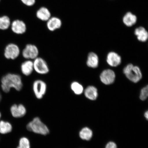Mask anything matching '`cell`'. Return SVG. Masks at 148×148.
Wrapping results in <instances>:
<instances>
[{
	"label": "cell",
	"mask_w": 148,
	"mask_h": 148,
	"mask_svg": "<svg viewBox=\"0 0 148 148\" xmlns=\"http://www.w3.org/2000/svg\"><path fill=\"white\" fill-rule=\"evenodd\" d=\"M1 82L2 89L5 92H9L12 88L20 91L23 88L22 77L18 74H7L2 77Z\"/></svg>",
	"instance_id": "6da1fadb"
},
{
	"label": "cell",
	"mask_w": 148,
	"mask_h": 148,
	"mask_svg": "<svg viewBox=\"0 0 148 148\" xmlns=\"http://www.w3.org/2000/svg\"><path fill=\"white\" fill-rule=\"evenodd\" d=\"M28 130L31 132L44 136L49 134V129L42 123L39 118L36 117L29 122L27 126Z\"/></svg>",
	"instance_id": "7a4b0ae2"
},
{
	"label": "cell",
	"mask_w": 148,
	"mask_h": 148,
	"mask_svg": "<svg viewBox=\"0 0 148 148\" xmlns=\"http://www.w3.org/2000/svg\"><path fill=\"white\" fill-rule=\"evenodd\" d=\"M123 72L127 78L134 83L138 82L142 78V73L140 68L132 64L127 65L124 68Z\"/></svg>",
	"instance_id": "3957f363"
},
{
	"label": "cell",
	"mask_w": 148,
	"mask_h": 148,
	"mask_svg": "<svg viewBox=\"0 0 148 148\" xmlns=\"http://www.w3.org/2000/svg\"><path fill=\"white\" fill-rule=\"evenodd\" d=\"M34 71L40 75H45L49 72V65L46 61L41 57H38L33 60Z\"/></svg>",
	"instance_id": "277c9868"
},
{
	"label": "cell",
	"mask_w": 148,
	"mask_h": 148,
	"mask_svg": "<svg viewBox=\"0 0 148 148\" xmlns=\"http://www.w3.org/2000/svg\"><path fill=\"white\" fill-rule=\"evenodd\" d=\"M39 54V51L38 47L31 44L26 45L22 52L23 57L26 60H34L38 57Z\"/></svg>",
	"instance_id": "5b68a950"
},
{
	"label": "cell",
	"mask_w": 148,
	"mask_h": 148,
	"mask_svg": "<svg viewBox=\"0 0 148 148\" xmlns=\"http://www.w3.org/2000/svg\"><path fill=\"white\" fill-rule=\"evenodd\" d=\"M47 89V84L42 79H36L33 83V91L35 96L38 99H41L43 97L46 93Z\"/></svg>",
	"instance_id": "8992f818"
},
{
	"label": "cell",
	"mask_w": 148,
	"mask_h": 148,
	"mask_svg": "<svg viewBox=\"0 0 148 148\" xmlns=\"http://www.w3.org/2000/svg\"><path fill=\"white\" fill-rule=\"evenodd\" d=\"M20 52V48L16 44L11 43L5 47L4 55L7 59L14 60L19 56Z\"/></svg>",
	"instance_id": "52a82bcc"
},
{
	"label": "cell",
	"mask_w": 148,
	"mask_h": 148,
	"mask_svg": "<svg viewBox=\"0 0 148 148\" xmlns=\"http://www.w3.org/2000/svg\"><path fill=\"white\" fill-rule=\"evenodd\" d=\"M10 28L13 32L16 34L23 35L27 31L25 23L23 20L16 19L11 23Z\"/></svg>",
	"instance_id": "ba28073f"
},
{
	"label": "cell",
	"mask_w": 148,
	"mask_h": 148,
	"mask_svg": "<svg viewBox=\"0 0 148 148\" xmlns=\"http://www.w3.org/2000/svg\"><path fill=\"white\" fill-rule=\"evenodd\" d=\"M62 23L60 18L56 16H51L46 22L47 30L51 32H54L60 29L62 27Z\"/></svg>",
	"instance_id": "9c48e42d"
},
{
	"label": "cell",
	"mask_w": 148,
	"mask_h": 148,
	"mask_svg": "<svg viewBox=\"0 0 148 148\" xmlns=\"http://www.w3.org/2000/svg\"><path fill=\"white\" fill-rule=\"evenodd\" d=\"M116 75L113 71L111 69H106L102 72L100 76L101 82L106 85L112 84L115 80Z\"/></svg>",
	"instance_id": "30bf717a"
},
{
	"label": "cell",
	"mask_w": 148,
	"mask_h": 148,
	"mask_svg": "<svg viewBox=\"0 0 148 148\" xmlns=\"http://www.w3.org/2000/svg\"><path fill=\"white\" fill-rule=\"evenodd\" d=\"M12 115L14 117L18 118L23 117L26 113V109L23 105L14 104L11 107Z\"/></svg>",
	"instance_id": "8fae6325"
},
{
	"label": "cell",
	"mask_w": 148,
	"mask_h": 148,
	"mask_svg": "<svg viewBox=\"0 0 148 148\" xmlns=\"http://www.w3.org/2000/svg\"><path fill=\"white\" fill-rule=\"evenodd\" d=\"M21 70L22 73L25 76L30 75L34 71L33 60H26L21 64Z\"/></svg>",
	"instance_id": "7c38bea8"
},
{
	"label": "cell",
	"mask_w": 148,
	"mask_h": 148,
	"mask_svg": "<svg viewBox=\"0 0 148 148\" xmlns=\"http://www.w3.org/2000/svg\"><path fill=\"white\" fill-rule=\"evenodd\" d=\"M121 57L114 52H110L107 55V62L111 66L116 67L121 64Z\"/></svg>",
	"instance_id": "4fadbf2b"
},
{
	"label": "cell",
	"mask_w": 148,
	"mask_h": 148,
	"mask_svg": "<svg viewBox=\"0 0 148 148\" xmlns=\"http://www.w3.org/2000/svg\"><path fill=\"white\" fill-rule=\"evenodd\" d=\"M36 15L37 18L40 21L46 22L51 16L49 9L44 7H40L37 10Z\"/></svg>",
	"instance_id": "5bb4252c"
},
{
	"label": "cell",
	"mask_w": 148,
	"mask_h": 148,
	"mask_svg": "<svg viewBox=\"0 0 148 148\" xmlns=\"http://www.w3.org/2000/svg\"><path fill=\"white\" fill-rule=\"evenodd\" d=\"M123 23L126 26L131 27L136 23L137 21V18L136 16L133 14L132 12H128L123 16Z\"/></svg>",
	"instance_id": "9a60e30c"
},
{
	"label": "cell",
	"mask_w": 148,
	"mask_h": 148,
	"mask_svg": "<svg viewBox=\"0 0 148 148\" xmlns=\"http://www.w3.org/2000/svg\"><path fill=\"white\" fill-rule=\"evenodd\" d=\"M134 34L137 37L138 39L140 41L145 42L148 38V33L145 28L139 27L135 29Z\"/></svg>",
	"instance_id": "2e32d148"
},
{
	"label": "cell",
	"mask_w": 148,
	"mask_h": 148,
	"mask_svg": "<svg viewBox=\"0 0 148 148\" xmlns=\"http://www.w3.org/2000/svg\"><path fill=\"white\" fill-rule=\"evenodd\" d=\"M99 59L97 55L93 52L89 53L86 64L89 67L96 68L99 65Z\"/></svg>",
	"instance_id": "e0dca14e"
},
{
	"label": "cell",
	"mask_w": 148,
	"mask_h": 148,
	"mask_svg": "<svg viewBox=\"0 0 148 148\" xmlns=\"http://www.w3.org/2000/svg\"><path fill=\"white\" fill-rule=\"evenodd\" d=\"M84 94L88 99L91 100H94L97 99L98 97L97 90L95 87L89 86L85 90Z\"/></svg>",
	"instance_id": "ac0fdd59"
},
{
	"label": "cell",
	"mask_w": 148,
	"mask_h": 148,
	"mask_svg": "<svg viewBox=\"0 0 148 148\" xmlns=\"http://www.w3.org/2000/svg\"><path fill=\"white\" fill-rule=\"evenodd\" d=\"M11 20L8 16L3 15L0 16V29L6 30L10 27Z\"/></svg>",
	"instance_id": "d6986e66"
},
{
	"label": "cell",
	"mask_w": 148,
	"mask_h": 148,
	"mask_svg": "<svg viewBox=\"0 0 148 148\" xmlns=\"http://www.w3.org/2000/svg\"><path fill=\"white\" fill-rule=\"evenodd\" d=\"M12 130V125L10 123L3 121H0V133L1 134H8L11 132Z\"/></svg>",
	"instance_id": "ffe728a7"
},
{
	"label": "cell",
	"mask_w": 148,
	"mask_h": 148,
	"mask_svg": "<svg viewBox=\"0 0 148 148\" xmlns=\"http://www.w3.org/2000/svg\"><path fill=\"white\" fill-rule=\"evenodd\" d=\"M92 135V131L88 127H84L80 131L79 136L82 139L89 140L91 139Z\"/></svg>",
	"instance_id": "44dd1931"
},
{
	"label": "cell",
	"mask_w": 148,
	"mask_h": 148,
	"mask_svg": "<svg viewBox=\"0 0 148 148\" xmlns=\"http://www.w3.org/2000/svg\"><path fill=\"white\" fill-rule=\"evenodd\" d=\"M71 88L72 90L76 95H80L83 91V88L82 85L77 82H73L71 83Z\"/></svg>",
	"instance_id": "7402d4cb"
},
{
	"label": "cell",
	"mask_w": 148,
	"mask_h": 148,
	"mask_svg": "<svg viewBox=\"0 0 148 148\" xmlns=\"http://www.w3.org/2000/svg\"><path fill=\"white\" fill-rule=\"evenodd\" d=\"M17 148H30V143L28 139L25 137L20 138Z\"/></svg>",
	"instance_id": "603a6c76"
},
{
	"label": "cell",
	"mask_w": 148,
	"mask_h": 148,
	"mask_svg": "<svg viewBox=\"0 0 148 148\" xmlns=\"http://www.w3.org/2000/svg\"><path fill=\"white\" fill-rule=\"evenodd\" d=\"M148 96V87L147 86L141 90L140 95V99L142 101L145 100L147 99Z\"/></svg>",
	"instance_id": "cb8c5ba5"
},
{
	"label": "cell",
	"mask_w": 148,
	"mask_h": 148,
	"mask_svg": "<svg viewBox=\"0 0 148 148\" xmlns=\"http://www.w3.org/2000/svg\"><path fill=\"white\" fill-rule=\"evenodd\" d=\"M23 4L27 6H32L36 3V0H20Z\"/></svg>",
	"instance_id": "d4e9b609"
},
{
	"label": "cell",
	"mask_w": 148,
	"mask_h": 148,
	"mask_svg": "<svg viewBox=\"0 0 148 148\" xmlns=\"http://www.w3.org/2000/svg\"><path fill=\"white\" fill-rule=\"evenodd\" d=\"M106 148H117L115 143L113 142H109L106 146Z\"/></svg>",
	"instance_id": "484cf974"
},
{
	"label": "cell",
	"mask_w": 148,
	"mask_h": 148,
	"mask_svg": "<svg viewBox=\"0 0 148 148\" xmlns=\"http://www.w3.org/2000/svg\"><path fill=\"white\" fill-rule=\"evenodd\" d=\"M144 116H145V117L147 119V120H148V111H147L145 113V114H144Z\"/></svg>",
	"instance_id": "4316f807"
},
{
	"label": "cell",
	"mask_w": 148,
	"mask_h": 148,
	"mask_svg": "<svg viewBox=\"0 0 148 148\" xmlns=\"http://www.w3.org/2000/svg\"><path fill=\"white\" fill-rule=\"evenodd\" d=\"M1 92H0V101H1Z\"/></svg>",
	"instance_id": "83f0119b"
},
{
	"label": "cell",
	"mask_w": 148,
	"mask_h": 148,
	"mask_svg": "<svg viewBox=\"0 0 148 148\" xmlns=\"http://www.w3.org/2000/svg\"><path fill=\"white\" fill-rule=\"evenodd\" d=\"M1 112H0V118H1Z\"/></svg>",
	"instance_id": "f1b7e54d"
},
{
	"label": "cell",
	"mask_w": 148,
	"mask_h": 148,
	"mask_svg": "<svg viewBox=\"0 0 148 148\" xmlns=\"http://www.w3.org/2000/svg\"><path fill=\"white\" fill-rule=\"evenodd\" d=\"M1 0H0V2H1Z\"/></svg>",
	"instance_id": "f546056e"
}]
</instances>
